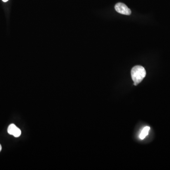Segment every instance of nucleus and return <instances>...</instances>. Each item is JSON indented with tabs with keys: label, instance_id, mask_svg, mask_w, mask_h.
<instances>
[{
	"label": "nucleus",
	"instance_id": "7ed1b4c3",
	"mask_svg": "<svg viewBox=\"0 0 170 170\" xmlns=\"http://www.w3.org/2000/svg\"><path fill=\"white\" fill-rule=\"evenodd\" d=\"M8 132L9 134L13 135L16 138L20 137L21 134V130L14 124H11L9 125L8 128Z\"/></svg>",
	"mask_w": 170,
	"mask_h": 170
},
{
	"label": "nucleus",
	"instance_id": "f257e3e1",
	"mask_svg": "<svg viewBox=\"0 0 170 170\" xmlns=\"http://www.w3.org/2000/svg\"><path fill=\"white\" fill-rule=\"evenodd\" d=\"M132 79L134 85L137 86L143 80L146 75V71L143 67L137 65L134 67L131 71Z\"/></svg>",
	"mask_w": 170,
	"mask_h": 170
},
{
	"label": "nucleus",
	"instance_id": "39448f33",
	"mask_svg": "<svg viewBox=\"0 0 170 170\" xmlns=\"http://www.w3.org/2000/svg\"><path fill=\"white\" fill-rule=\"evenodd\" d=\"M2 1L4 2H7L9 0H2Z\"/></svg>",
	"mask_w": 170,
	"mask_h": 170
},
{
	"label": "nucleus",
	"instance_id": "423d86ee",
	"mask_svg": "<svg viewBox=\"0 0 170 170\" xmlns=\"http://www.w3.org/2000/svg\"><path fill=\"white\" fill-rule=\"evenodd\" d=\"M2 149V147L1 145L0 144V152L1 151Z\"/></svg>",
	"mask_w": 170,
	"mask_h": 170
},
{
	"label": "nucleus",
	"instance_id": "20e7f679",
	"mask_svg": "<svg viewBox=\"0 0 170 170\" xmlns=\"http://www.w3.org/2000/svg\"><path fill=\"white\" fill-rule=\"evenodd\" d=\"M150 128L149 126H146L145 128L143 129L142 130L140 133L139 135V138L141 139H144L146 138V136H147L149 132Z\"/></svg>",
	"mask_w": 170,
	"mask_h": 170
},
{
	"label": "nucleus",
	"instance_id": "f03ea898",
	"mask_svg": "<svg viewBox=\"0 0 170 170\" xmlns=\"http://www.w3.org/2000/svg\"><path fill=\"white\" fill-rule=\"evenodd\" d=\"M115 9L117 12L122 14L130 15L132 11L125 4L119 2L115 5Z\"/></svg>",
	"mask_w": 170,
	"mask_h": 170
}]
</instances>
